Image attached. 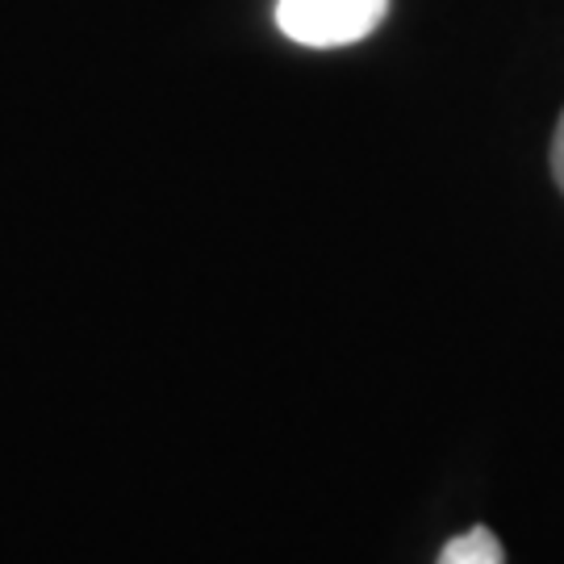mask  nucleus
Returning <instances> with one entry per match:
<instances>
[{
    "label": "nucleus",
    "mask_w": 564,
    "mask_h": 564,
    "mask_svg": "<svg viewBox=\"0 0 564 564\" xmlns=\"http://www.w3.org/2000/svg\"><path fill=\"white\" fill-rule=\"evenodd\" d=\"M389 13V0H281L276 25L284 39L330 51L368 39Z\"/></svg>",
    "instance_id": "1"
},
{
    "label": "nucleus",
    "mask_w": 564,
    "mask_h": 564,
    "mask_svg": "<svg viewBox=\"0 0 564 564\" xmlns=\"http://www.w3.org/2000/svg\"><path fill=\"white\" fill-rule=\"evenodd\" d=\"M435 564H506L502 540L489 527H468L460 535H452Z\"/></svg>",
    "instance_id": "2"
},
{
    "label": "nucleus",
    "mask_w": 564,
    "mask_h": 564,
    "mask_svg": "<svg viewBox=\"0 0 564 564\" xmlns=\"http://www.w3.org/2000/svg\"><path fill=\"white\" fill-rule=\"evenodd\" d=\"M552 176H556V184H561L564 193V113L556 121V139H552Z\"/></svg>",
    "instance_id": "3"
}]
</instances>
